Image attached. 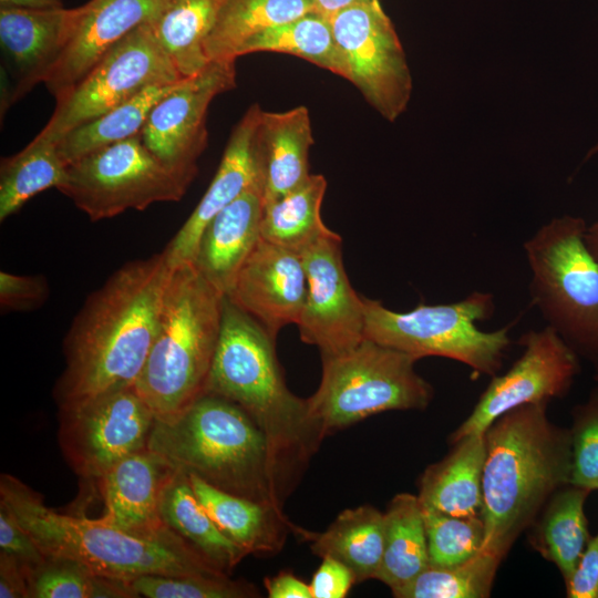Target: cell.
<instances>
[{"label":"cell","mask_w":598,"mask_h":598,"mask_svg":"<svg viewBox=\"0 0 598 598\" xmlns=\"http://www.w3.org/2000/svg\"><path fill=\"white\" fill-rule=\"evenodd\" d=\"M582 218L563 216L524 244L529 292L548 326L576 352L598 363V261Z\"/></svg>","instance_id":"obj_7"},{"label":"cell","mask_w":598,"mask_h":598,"mask_svg":"<svg viewBox=\"0 0 598 598\" xmlns=\"http://www.w3.org/2000/svg\"><path fill=\"white\" fill-rule=\"evenodd\" d=\"M565 586L568 598H598V534L589 539Z\"/></svg>","instance_id":"obj_44"},{"label":"cell","mask_w":598,"mask_h":598,"mask_svg":"<svg viewBox=\"0 0 598 598\" xmlns=\"http://www.w3.org/2000/svg\"><path fill=\"white\" fill-rule=\"evenodd\" d=\"M430 566L451 567L475 556L484 543L483 517L451 516L422 505Z\"/></svg>","instance_id":"obj_38"},{"label":"cell","mask_w":598,"mask_h":598,"mask_svg":"<svg viewBox=\"0 0 598 598\" xmlns=\"http://www.w3.org/2000/svg\"><path fill=\"white\" fill-rule=\"evenodd\" d=\"M330 19L343 78L389 121L406 109L412 78L395 29L380 0L338 11Z\"/></svg>","instance_id":"obj_12"},{"label":"cell","mask_w":598,"mask_h":598,"mask_svg":"<svg viewBox=\"0 0 598 598\" xmlns=\"http://www.w3.org/2000/svg\"><path fill=\"white\" fill-rule=\"evenodd\" d=\"M365 338L420 360L443 357L462 362L477 374L495 375L511 344L512 324L486 332L477 322L495 310L493 296L473 292L447 305L421 303L406 312L393 311L363 297Z\"/></svg>","instance_id":"obj_9"},{"label":"cell","mask_w":598,"mask_h":598,"mask_svg":"<svg viewBox=\"0 0 598 598\" xmlns=\"http://www.w3.org/2000/svg\"><path fill=\"white\" fill-rule=\"evenodd\" d=\"M269 598H312L310 587L289 571L265 579Z\"/></svg>","instance_id":"obj_46"},{"label":"cell","mask_w":598,"mask_h":598,"mask_svg":"<svg viewBox=\"0 0 598 598\" xmlns=\"http://www.w3.org/2000/svg\"><path fill=\"white\" fill-rule=\"evenodd\" d=\"M261 111L258 104H254L237 123L209 187L163 249L171 268L193 262L200 236L209 221L245 190L259 185L255 135Z\"/></svg>","instance_id":"obj_21"},{"label":"cell","mask_w":598,"mask_h":598,"mask_svg":"<svg viewBox=\"0 0 598 598\" xmlns=\"http://www.w3.org/2000/svg\"><path fill=\"white\" fill-rule=\"evenodd\" d=\"M0 598H29L24 566L0 551Z\"/></svg>","instance_id":"obj_45"},{"label":"cell","mask_w":598,"mask_h":598,"mask_svg":"<svg viewBox=\"0 0 598 598\" xmlns=\"http://www.w3.org/2000/svg\"><path fill=\"white\" fill-rule=\"evenodd\" d=\"M291 529L311 543L312 551L338 559L355 576L357 584L375 578L384 546V513L371 505L346 509L322 533Z\"/></svg>","instance_id":"obj_26"},{"label":"cell","mask_w":598,"mask_h":598,"mask_svg":"<svg viewBox=\"0 0 598 598\" xmlns=\"http://www.w3.org/2000/svg\"><path fill=\"white\" fill-rule=\"evenodd\" d=\"M595 379L598 381V369H597V373L595 375Z\"/></svg>","instance_id":"obj_51"},{"label":"cell","mask_w":598,"mask_h":598,"mask_svg":"<svg viewBox=\"0 0 598 598\" xmlns=\"http://www.w3.org/2000/svg\"><path fill=\"white\" fill-rule=\"evenodd\" d=\"M167 0H90L78 7L71 37L44 84L65 95L128 33L155 22Z\"/></svg>","instance_id":"obj_18"},{"label":"cell","mask_w":598,"mask_h":598,"mask_svg":"<svg viewBox=\"0 0 598 598\" xmlns=\"http://www.w3.org/2000/svg\"><path fill=\"white\" fill-rule=\"evenodd\" d=\"M49 292V283L43 276H19L0 271V305L4 310L37 309L45 302Z\"/></svg>","instance_id":"obj_41"},{"label":"cell","mask_w":598,"mask_h":598,"mask_svg":"<svg viewBox=\"0 0 598 598\" xmlns=\"http://www.w3.org/2000/svg\"><path fill=\"white\" fill-rule=\"evenodd\" d=\"M156 419L135 386L59 409L58 440L71 468L97 482L115 463L147 447Z\"/></svg>","instance_id":"obj_13"},{"label":"cell","mask_w":598,"mask_h":598,"mask_svg":"<svg viewBox=\"0 0 598 598\" xmlns=\"http://www.w3.org/2000/svg\"><path fill=\"white\" fill-rule=\"evenodd\" d=\"M225 296L193 262L173 267L156 338L135 389L157 421H169L206 392Z\"/></svg>","instance_id":"obj_6"},{"label":"cell","mask_w":598,"mask_h":598,"mask_svg":"<svg viewBox=\"0 0 598 598\" xmlns=\"http://www.w3.org/2000/svg\"><path fill=\"white\" fill-rule=\"evenodd\" d=\"M570 433V484L598 489V389L586 403L575 406Z\"/></svg>","instance_id":"obj_40"},{"label":"cell","mask_w":598,"mask_h":598,"mask_svg":"<svg viewBox=\"0 0 598 598\" xmlns=\"http://www.w3.org/2000/svg\"><path fill=\"white\" fill-rule=\"evenodd\" d=\"M502 559L481 549L472 558L451 566H429L405 586L391 590L396 598H486Z\"/></svg>","instance_id":"obj_37"},{"label":"cell","mask_w":598,"mask_h":598,"mask_svg":"<svg viewBox=\"0 0 598 598\" xmlns=\"http://www.w3.org/2000/svg\"><path fill=\"white\" fill-rule=\"evenodd\" d=\"M182 81L150 86L128 101L64 133L56 140V147L65 165L138 135L153 107Z\"/></svg>","instance_id":"obj_31"},{"label":"cell","mask_w":598,"mask_h":598,"mask_svg":"<svg viewBox=\"0 0 598 598\" xmlns=\"http://www.w3.org/2000/svg\"><path fill=\"white\" fill-rule=\"evenodd\" d=\"M205 393L236 403L264 431L285 499L324 436L310 416L307 399L287 388L275 339L226 296Z\"/></svg>","instance_id":"obj_3"},{"label":"cell","mask_w":598,"mask_h":598,"mask_svg":"<svg viewBox=\"0 0 598 598\" xmlns=\"http://www.w3.org/2000/svg\"><path fill=\"white\" fill-rule=\"evenodd\" d=\"M174 471L148 447L125 456L96 482L104 503L99 518L140 537L172 533L161 517V499Z\"/></svg>","instance_id":"obj_20"},{"label":"cell","mask_w":598,"mask_h":598,"mask_svg":"<svg viewBox=\"0 0 598 598\" xmlns=\"http://www.w3.org/2000/svg\"><path fill=\"white\" fill-rule=\"evenodd\" d=\"M226 0H167L154 32L182 78L199 73L209 62L206 40Z\"/></svg>","instance_id":"obj_32"},{"label":"cell","mask_w":598,"mask_h":598,"mask_svg":"<svg viewBox=\"0 0 598 598\" xmlns=\"http://www.w3.org/2000/svg\"><path fill=\"white\" fill-rule=\"evenodd\" d=\"M0 551L18 559L24 568L34 567L47 557L2 503H0Z\"/></svg>","instance_id":"obj_42"},{"label":"cell","mask_w":598,"mask_h":598,"mask_svg":"<svg viewBox=\"0 0 598 598\" xmlns=\"http://www.w3.org/2000/svg\"><path fill=\"white\" fill-rule=\"evenodd\" d=\"M190 184L166 167L141 135L95 151L66 167L59 190L92 221L178 202Z\"/></svg>","instance_id":"obj_10"},{"label":"cell","mask_w":598,"mask_h":598,"mask_svg":"<svg viewBox=\"0 0 598 598\" xmlns=\"http://www.w3.org/2000/svg\"><path fill=\"white\" fill-rule=\"evenodd\" d=\"M326 189L324 176L311 174L296 189L264 205L261 237L300 254L331 233L321 218Z\"/></svg>","instance_id":"obj_33"},{"label":"cell","mask_w":598,"mask_h":598,"mask_svg":"<svg viewBox=\"0 0 598 598\" xmlns=\"http://www.w3.org/2000/svg\"><path fill=\"white\" fill-rule=\"evenodd\" d=\"M596 153H598V142H597V144H596L594 147H591V150L588 152L587 158H589L590 156L595 155Z\"/></svg>","instance_id":"obj_50"},{"label":"cell","mask_w":598,"mask_h":598,"mask_svg":"<svg viewBox=\"0 0 598 598\" xmlns=\"http://www.w3.org/2000/svg\"><path fill=\"white\" fill-rule=\"evenodd\" d=\"M147 447L174 470L281 511L269 441L236 403L204 393L169 421H155Z\"/></svg>","instance_id":"obj_4"},{"label":"cell","mask_w":598,"mask_h":598,"mask_svg":"<svg viewBox=\"0 0 598 598\" xmlns=\"http://www.w3.org/2000/svg\"><path fill=\"white\" fill-rule=\"evenodd\" d=\"M584 239L589 251L598 261V221L587 227Z\"/></svg>","instance_id":"obj_49"},{"label":"cell","mask_w":598,"mask_h":598,"mask_svg":"<svg viewBox=\"0 0 598 598\" xmlns=\"http://www.w3.org/2000/svg\"><path fill=\"white\" fill-rule=\"evenodd\" d=\"M307 288L301 254L260 237L226 297L275 339L283 327L298 323Z\"/></svg>","instance_id":"obj_17"},{"label":"cell","mask_w":598,"mask_h":598,"mask_svg":"<svg viewBox=\"0 0 598 598\" xmlns=\"http://www.w3.org/2000/svg\"><path fill=\"white\" fill-rule=\"evenodd\" d=\"M313 144L309 111H261L255 135V156L262 204L267 205L303 184Z\"/></svg>","instance_id":"obj_22"},{"label":"cell","mask_w":598,"mask_h":598,"mask_svg":"<svg viewBox=\"0 0 598 598\" xmlns=\"http://www.w3.org/2000/svg\"><path fill=\"white\" fill-rule=\"evenodd\" d=\"M171 267L164 252L114 271L76 313L53 395L65 409L135 385L156 338Z\"/></svg>","instance_id":"obj_1"},{"label":"cell","mask_w":598,"mask_h":598,"mask_svg":"<svg viewBox=\"0 0 598 598\" xmlns=\"http://www.w3.org/2000/svg\"><path fill=\"white\" fill-rule=\"evenodd\" d=\"M317 11L321 14L331 18L333 14H336L338 11L346 9L348 7L364 3V2H372L378 0H313Z\"/></svg>","instance_id":"obj_47"},{"label":"cell","mask_w":598,"mask_h":598,"mask_svg":"<svg viewBox=\"0 0 598 598\" xmlns=\"http://www.w3.org/2000/svg\"><path fill=\"white\" fill-rule=\"evenodd\" d=\"M200 505L233 543L249 554L278 551L291 523L282 512L219 489L187 474Z\"/></svg>","instance_id":"obj_25"},{"label":"cell","mask_w":598,"mask_h":598,"mask_svg":"<svg viewBox=\"0 0 598 598\" xmlns=\"http://www.w3.org/2000/svg\"><path fill=\"white\" fill-rule=\"evenodd\" d=\"M547 404L509 410L484 432L482 548L502 560L549 498L570 484V429L549 420Z\"/></svg>","instance_id":"obj_2"},{"label":"cell","mask_w":598,"mask_h":598,"mask_svg":"<svg viewBox=\"0 0 598 598\" xmlns=\"http://www.w3.org/2000/svg\"><path fill=\"white\" fill-rule=\"evenodd\" d=\"M416 358L369 338L322 358L318 390L307 399L323 436L391 410H424L433 388L415 371Z\"/></svg>","instance_id":"obj_8"},{"label":"cell","mask_w":598,"mask_h":598,"mask_svg":"<svg viewBox=\"0 0 598 598\" xmlns=\"http://www.w3.org/2000/svg\"><path fill=\"white\" fill-rule=\"evenodd\" d=\"M262 210V195L256 184L218 213L200 236L193 264L224 296L261 237Z\"/></svg>","instance_id":"obj_23"},{"label":"cell","mask_w":598,"mask_h":598,"mask_svg":"<svg viewBox=\"0 0 598 598\" xmlns=\"http://www.w3.org/2000/svg\"><path fill=\"white\" fill-rule=\"evenodd\" d=\"M589 493L573 484L565 485L549 498L530 527V545L558 567L565 584L590 539L584 511Z\"/></svg>","instance_id":"obj_28"},{"label":"cell","mask_w":598,"mask_h":598,"mask_svg":"<svg viewBox=\"0 0 598 598\" xmlns=\"http://www.w3.org/2000/svg\"><path fill=\"white\" fill-rule=\"evenodd\" d=\"M255 52L286 53L343 78L330 19L318 11L270 28L243 44L237 58Z\"/></svg>","instance_id":"obj_35"},{"label":"cell","mask_w":598,"mask_h":598,"mask_svg":"<svg viewBox=\"0 0 598 598\" xmlns=\"http://www.w3.org/2000/svg\"><path fill=\"white\" fill-rule=\"evenodd\" d=\"M56 141L37 135L22 151L0 165V220L16 214L37 194L59 188L66 174Z\"/></svg>","instance_id":"obj_34"},{"label":"cell","mask_w":598,"mask_h":598,"mask_svg":"<svg viewBox=\"0 0 598 598\" xmlns=\"http://www.w3.org/2000/svg\"><path fill=\"white\" fill-rule=\"evenodd\" d=\"M357 584L349 567L332 557H323L309 587L312 598H343Z\"/></svg>","instance_id":"obj_43"},{"label":"cell","mask_w":598,"mask_h":598,"mask_svg":"<svg viewBox=\"0 0 598 598\" xmlns=\"http://www.w3.org/2000/svg\"><path fill=\"white\" fill-rule=\"evenodd\" d=\"M0 503L45 556L78 560L105 577L128 582L147 575L228 576L174 532L140 537L100 518L60 513L9 474H1Z\"/></svg>","instance_id":"obj_5"},{"label":"cell","mask_w":598,"mask_h":598,"mask_svg":"<svg viewBox=\"0 0 598 598\" xmlns=\"http://www.w3.org/2000/svg\"><path fill=\"white\" fill-rule=\"evenodd\" d=\"M523 354L503 375H494L450 443L483 434L501 415L527 403L549 402L569 391L579 372L577 353L550 326L519 338Z\"/></svg>","instance_id":"obj_14"},{"label":"cell","mask_w":598,"mask_h":598,"mask_svg":"<svg viewBox=\"0 0 598 598\" xmlns=\"http://www.w3.org/2000/svg\"><path fill=\"white\" fill-rule=\"evenodd\" d=\"M136 597L147 598H248L258 597L256 587L229 576L147 575L130 580Z\"/></svg>","instance_id":"obj_39"},{"label":"cell","mask_w":598,"mask_h":598,"mask_svg":"<svg viewBox=\"0 0 598 598\" xmlns=\"http://www.w3.org/2000/svg\"><path fill=\"white\" fill-rule=\"evenodd\" d=\"M452 446L443 460L423 472L419 499L451 516L483 517L484 433L465 436Z\"/></svg>","instance_id":"obj_24"},{"label":"cell","mask_w":598,"mask_h":598,"mask_svg":"<svg viewBox=\"0 0 598 598\" xmlns=\"http://www.w3.org/2000/svg\"><path fill=\"white\" fill-rule=\"evenodd\" d=\"M0 6L32 10L63 8L62 0H0Z\"/></svg>","instance_id":"obj_48"},{"label":"cell","mask_w":598,"mask_h":598,"mask_svg":"<svg viewBox=\"0 0 598 598\" xmlns=\"http://www.w3.org/2000/svg\"><path fill=\"white\" fill-rule=\"evenodd\" d=\"M341 244L332 230L300 252L308 288L297 326L301 340L316 346L321 358L343 353L365 339L363 297L349 281Z\"/></svg>","instance_id":"obj_16"},{"label":"cell","mask_w":598,"mask_h":598,"mask_svg":"<svg viewBox=\"0 0 598 598\" xmlns=\"http://www.w3.org/2000/svg\"><path fill=\"white\" fill-rule=\"evenodd\" d=\"M184 80L158 41L153 22L122 39L65 95L38 134L56 141L70 130L128 101L153 85Z\"/></svg>","instance_id":"obj_11"},{"label":"cell","mask_w":598,"mask_h":598,"mask_svg":"<svg viewBox=\"0 0 598 598\" xmlns=\"http://www.w3.org/2000/svg\"><path fill=\"white\" fill-rule=\"evenodd\" d=\"M236 61H210L183 80L151 111L140 133L145 146L189 184L207 145L206 115L218 94L236 86Z\"/></svg>","instance_id":"obj_15"},{"label":"cell","mask_w":598,"mask_h":598,"mask_svg":"<svg viewBox=\"0 0 598 598\" xmlns=\"http://www.w3.org/2000/svg\"><path fill=\"white\" fill-rule=\"evenodd\" d=\"M29 598H135L126 581L96 574L70 558L47 556L25 568Z\"/></svg>","instance_id":"obj_36"},{"label":"cell","mask_w":598,"mask_h":598,"mask_svg":"<svg viewBox=\"0 0 598 598\" xmlns=\"http://www.w3.org/2000/svg\"><path fill=\"white\" fill-rule=\"evenodd\" d=\"M78 11L0 6V44L12 80L2 107L45 82L71 37Z\"/></svg>","instance_id":"obj_19"},{"label":"cell","mask_w":598,"mask_h":598,"mask_svg":"<svg viewBox=\"0 0 598 598\" xmlns=\"http://www.w3.org/2000/svg\"><path fill=\"white\" fill-rule=\"evenodd\" d=\"M312 11L313 0H226L205 43L207 60L236 61L252 37Z\"/></svg>","instance_id":"obj_30"},{"label":"cell","mask_w":598,"mask_h":598,"mask_svg":"<svg viewBox=\"0 0 598 598\" xmlns=\"http://www.w3.org/2000/svg\"><path fill=\"white\" fill-rule=\"evenodd\" d=\"M430 566L419 496L395 495L384 513V546L375 579L391 590L405 586Z\"/></svg>","instance_id":"obj_29"},{"label":"cell","mask_w":598,"mask_h":598,"mask_svg":"<svg viewBox=\"0 0 598 598\" xmlns=\"http://www.w3.org/2000/svg\"><path fill=\"white\" fill-rule=\"evenodd\" d=\"M161 517L171 530L227 575L247 556L220 532L197 499L189 476L182 471H174L163 491Z\"/></svg>","instance_id":"obj_27"}]
</instances>
